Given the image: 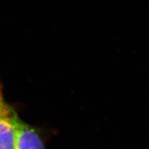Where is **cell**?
Returning <instances> with one entry per match:
<instances>
[{"mask_svg":"<svg viewBox=\"0 0 149 149\" xmlns=\"http://www.w3.org/2000/svg\"><path fill=\"white\" fill-rule=\"evenodd\" d=\"M15 149H45L37 130L18 115L15 119Z\"/></svg>","mask_w":149,"mask_h":149,"instance_id":"7a4b0ae2","label":"cell"},{"mask_svg":"<svg viewBox=\"0 0 149 149\" xmlns=\"http://www.w3.org/2000/svg\"><path fill=\"white\" fill-rule=\"evenodd\" d=\"M17 115L6 100L0 81V149H15V119Z\"/></svg>","mask_w":149,"mask_h":149,"instance_id":"6da1fadb","label":"cell"}]
</instances>
